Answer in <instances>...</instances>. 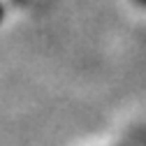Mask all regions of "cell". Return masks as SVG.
Returning <instances> with one entry per match:
<instances>
[{"instance_id": "6da1fadb", "label": "cell", "mask_w": 146, "mask_h": 146, "mask_svg": "<svg viewBox=\"0 0 146 146\" xmlns=\"http://www.w3.org/2000/svg\"><path fill=\"white\" fill-rule=\"evenodd\" d=\"M139 3H144V5H146V0H139Z\"/></svg>"}]
</instances>
